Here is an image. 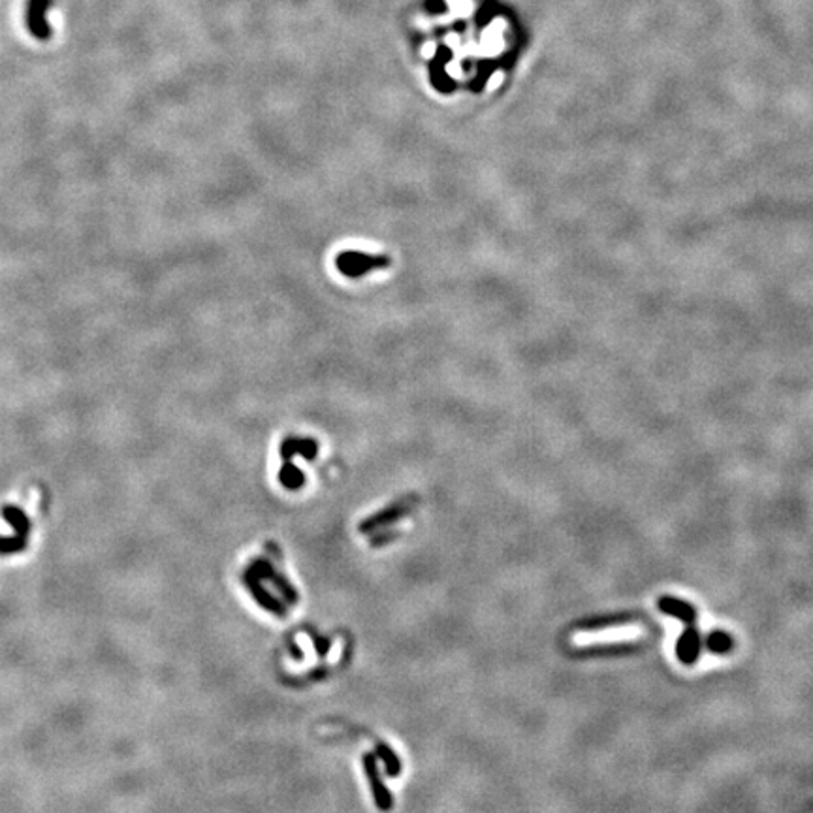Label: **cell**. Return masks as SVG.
I'll return each instance as SVG.
<instances>
[{"mask_svg": "<svg viewBox=\"0 0 813 813\" xmlns=\"http://www.w3.org/2000/svg\"><path fill=\"white\" fill-rule=\"evenodd\" d=\"M414 503H417L414 497H407V499H401V501L394 503L392 507L384 508L383 512H378L377 516H373V518H369V520L365 521L364 529L367 531V529H373L375 526H383V523H390V521L399 520L401 516H405L409 512Z\"/></svg>", "mask_w": 813, "mask_h": 813, "instance_id": "cell-5", "label": "cell"}, {"mask_svg": "<svg viewBox=\"0 0 813 813\" xmlns=\"http://www.w3.org/2000/svg\"><path fill=\"white\" fill-rule=\"evenodd\" d=\"M319 441H315L312 437L288 435L283 439L279 450L283 462H292L294 455H301V458L312 462L319 455Z\"/></svg>", "mask_w": 813, "mask_h": 813, "instance_id": "cell-3", "label": "cell"}, {"mask_svg": "<svg viewBox=\"0 0 813 813\" xmlns=\"http://www.w3.org/2000/svg\"><path fill=\"white\" fill-rule=\"evenodd\" d=\"M392 266V258L388 254H371L364 251H341L335 256V267L341 275L349 279H360L365 275L386 269Z\"/></svg>", "mask_w": 813, "mask_h": 813, "instance_id": "cell-1", "label": "cell"}, {"mask_svg": "<svg viewBox=\"0 0 813 813\" xmlns=\"http://www.w3.org/2000/svg\"><path fill=\"white\" fill-rule=\"evenodd\" d=\"M696 651H698V640H696L695 631H687L678 644V653L685 663H689L696 657Z\"/></svg>", "mask_w": 813, "mask_h": 813, "instance_id": "cell-7", "label": "cell"}, {"mask_svg": "<svg viewBox=\"0 0 813 813\" xmlns=\"http://www.w3.org/2000/svg\"><path fill=\"white\" fill-rule=\"evenodd\" d=\"M279 480L287 489H299L305 484V475L292 462H283V467L279 471Z\"/></svg>", "mask_w": 813, "mask_h": 813, "instance_id": "cell-6", "label": "cell"}, {"mask_svg": "<svg viewBox=\"0 0 813 813\" xmlns=\"http://www.w3.org/2000/svg\"><path fill=\"white\" fill-rule=\"evenodd\" d=\"M710 648L714 651H725L730 648V638L723 632H714L708 640Z\"/></svg>", "mask_w": 813, "mask_h": 813, "instance_id": "cell-9", "label": "cell"}, {"mask_svg": "<svg viewBox=\"0 0 813 813\" xmlns=\"http://www.w3.org/2000/svg\"><path fill=\"white\" fill-rule=\"evenodd\" d=\"M49 6H51V0H28V4H26V25H28V31L33 33V36H36L38 40H46L51 36L46 19Z\"/></svg>", "mask_w": 813, "mask_h": 813, "instance_id": "cell-4", "label": "cell"}, {"mask_svg": "<svg viewBox=\"0 0 813 813\" xmlns=\"http://www.w3.org/2000/svg\"><path fill=\"white\" fill-rule=\"evenodd\" d=\"M644 635V627L640 623L612 625L605 629L595 631H578L571 638L574 646H595V644H614V642H631Z\"/></svg>", "mask_w": 813, "mask_h": 813, "instance_id": "cell-2", "label": "cell"}, {"mask_svg": "<svg viewBox=\"0 0 813 813\" xmlns=\"http://www.w3.org/2000/svg\"><path fill=\"white\" fill-rule=\"evenodd\" d=\"M659 606H661V610L670 612V614H674V616L682 619H691L695 616V612H693L691 606H687L685 603H680V601H674V598H663L659 603Z\"/></svg>", "mask_w": 813, "mask_h": 813, "instance_id": "cell-8", "label": "cell"}]
</instances>
